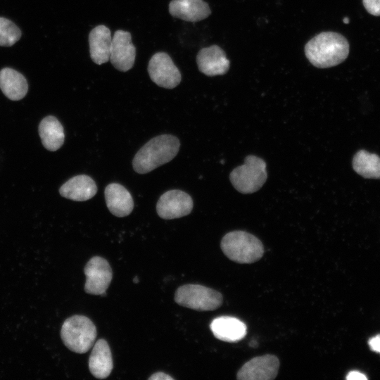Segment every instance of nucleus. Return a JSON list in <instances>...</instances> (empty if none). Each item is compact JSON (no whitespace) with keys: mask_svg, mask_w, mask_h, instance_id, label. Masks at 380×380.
Instances as JSON below:
<instances>
[{"mask_svg":"<svg viewBox=\"0 0 380 380\" xmlns=\"http://www.w3.org/2000/svg\"><path fill=\"white\" fill-rule=\"evenodd\" d=\"M368 344L373 351L380 353V334L371 338Z\"/></svg>","mask_w":380,"mask_h":380,"instance_id":"nucleus-24","label":"nucleus"},{"mask_svg":"<svg viewBox=\"0 0 380 380\" xmlns=\"http://www.w3.org/2000/svg\"><path fill=\"white\" fill-rule=\"evenodd\" d=\"M113 367L111 351L108 343L104 339L96 343L89 358V369L91 374L97 379L107 378Z\"/></svg>","mask_w":380,"mask_h":380,"instance_id":"nucleus-18","label":"nucleus"},{"mask_svg":"<svg viewBox=\"0 0 380 380\" xmlns=\"http://www.w3.org/2000/svg\"><path fill=\"white\" fill-rule=\"evenodd\" d=\"M343 21L344 23L348 24V23H349L350 20H349L348 18H344L343 19Z\"/></svg>","mask_w":380,"mask_h":380,"instance_id":"nucleus-27","label":"nucleus"},{"mask_svg":"<svg viewBox=\"0 0 380 380\" xmlns=\"http://www.w3.org/2000/svg\"><path fill=\"white\" fill-rule=\"evenodd\" d=\"M353 167L365 178L380 179V158L376 154L359 151L353 157Z\"/></svg>","mask_w":380,"mask_h":380,"instance_id":"nucleus-21","label":"nucleus"},{"mask_svg":"<svg viewBox=\"0 0 380 380\" xmlns=\"http://www.w3.org/2000/svg\"><path fill=\"white\" fill-rule=\"evenodd\" d=\"M346 379L348 380H366L367 379V376L362 373L358 371H351L350 372L347 376Z\"/></svg>","mask_w":380,"mask_h":380,"instance_id":"nucleus-25","label":"nucleus"},{"mask_svg":"<svg viewBox=\"0 0 380 380\" xmlns=\"http://www.w3.org/2000/svg\"><path fill=\"white\" fill-rule=\"evenodd\" d=\"M133 281H134V283H138V282H139L138 278H137V277H135V278L134 279Z\"/></svg>","mask_w":380,"mask_h":380,"instance_id":"nucleus-28","label":"nucleus"},{"mask_svg":"<svg viewBox=\"0 0 380 380\" xmlns=\"http://www.w3.org/2000/svg\"><path fill=\"white\" fill-rule=\"evenodd\" d=\"M308 61L315 67L327 68L343 62L349 53L348 40L341 34L323 32L312 38L305 46Z\"/></svg>","mask_w":380,"mask_h":380,"instance_id":"nucleus-1","label":"nucleus"},{"mask_svg":"<svg viewBox=\"0 0 380 380\" xmlns=\"http://www.w3.org/2000/svg\"><path fill=\"white\" fill-rule=\"evenodd\" d=\"M86 276L84 291L92 295H105L113 277L108 262L99 256L91 258L84 269Z\"/></svg>","mask_w":380,"mask_h":380,"instance_id":"nucleus-8","label":"nucleus"},{"mask_svg":"<svg viewBox=\"0 0 380 380\" xmlns=\"http://www.w3.org/2000/svg\"><path fill=\"white\" fill-rule=\"evenodd\" d=\"M193 200L181 190H170L159 198L156 205L157 213L163 219L172 220L189 215L193 208Z\"/></svg>","mask_w":380,"mask_h":380,"instance_id":"nucleus-9","label":"nucleus"},{"mask_svg":"<svg viewBox=\"0 0 380 380\" xmlns=\"http://www.w3.org/2000/svg\"><path fill=\"white\" fill-rule=\"evenodd\" d=\"M220 246L231 260L241 264L253 263L264 253L262 242L254 235L244 231H233L222 239Z\"/></svg>","mask_w":380,"mask_h":380,"instance_id":"nucleus-3","label":"nucleus"},{"mask_svg":"<svg viewBox=\"0 0 380 380\" xmlns=\"http://www.w3.org/2000/svg\"><path fill=\"white\" fill-rule=\"evenodd\" d=\"M267 177L265 162L253 155L246 156L244 163L234 168L229 175L234 187L242 194L257 191L262 186Z\"/></svg>","mask_w":380,"mask_h":380,"instance_id":"nucleus-5","label":"nucleus"},{"mask_svg":"<svg viewBox=\"0 0 380 380\" xmlns=\"http://www.w3.org/2000/svg\"><path fill=\"white\" fill-rule=\"evenodd\" d=\"M196 63L199 70L208 76L224 75L230 66L225 52L217 45L201 49L196 56Z\"/></svg>","mask_w":380,"mask_h":380,"instance_id":"nucleus-12","label":"nucleus"},{"mask_svg":"<svg viewBox=\"0 0 380 380\" xmlns=\"http://www.w3.org/2000/svg\"><path fill=\"white\" fill-rule=\"evenodd\" d=\"M210 328L215 337L227 342L239 341L244 338L247 333V327L243 322L229 316L214 319Z\"/></svg>","mask_w":380,"mask_h":380,"instance_id":"nucleus-17","label":"nucleus"},{"mask_svg":"<svg viewBox=\"0 0 380 380\" xmlns=\"http://www.w3.org/2000/svg\"><path fill=\"white\" fill-rule=\"evenodd\" d=\"M179 146V139L171 134L151 139L134 156L132 161L134 171L146 174L170 162L177 154Z\"/></svg>","mask_w":380,"mask_h":380,"instance_id":"nucleus-2","label":"nucleus"},{"mask_svg":"<svg viewBox=\"0 0 380 380\" xmlns=\"http://www.w3.org/2000/svg\"><path fill=\"white\" fill-rule=\"evenodd\" d=\"M20 28L11 20L0 17V46H11L21 37Z\"/></svg>","mask_w":380,"mask_h":380,"instance_id":"nucleus-22","label":"nucleus"},{"mask_svg":"<svg viewBox=\"0 0 380 380\" xmlns=\"http://www.w3.org/2000/svg\"><path fill=\"white\" fill-rule=\"evenodd\" d=\"M367 11L375 16H380V0H362Z\"/></svg>","mask_w":380,"mask_h":380,"instance_id":"nucleus-23","label":"nucleus"},{"mask_svg":"<svg viewBox=\"0 0 380 380\" xmlns=\"http://www.w3.org/2000/svg\"><path fill=\"white\" fill-rule=\"evenodd\" d=\"M222 296L218 291L199 284H185L175 293V301L183 307L199 311L217 309L222 304Z\"/></svg>","mask_w":380,"mask_h":380,"instance_id":"nucleus-6","label":"nucleus"},{"mask_svg":"<svg viewBox=\"0 0 380 380\" xmlns=\"http://www.w3.org/2000/svg\"><path fill=\"white\" fill-rule=\"evenodd\" d=\"M0 89L10 100L23 99L28 90L26 78L17 70L4 68L0 70Z\"/></svg>","mask_w":380,"mask_h":380,"instance_id":"nucleus-19","label":"nucleus"},{"mask_svg":"<svg viewBox=\"0 0 380 380\" xmlns=\"http://www.w3.org/2000/svg\"><path fill=\"white\" fill-rule=\"evenodd\" d=\"M104 194L106 205L113 215L122 217L132 213L134 208L133 198L122 185L111 183L106 187Z\"/></svg>","mask_w":380,"mask_h":380,"instance_id":"nucleus-14","label":"nucleus"},{"mask_svg":"<svg viewBox=\"0 0 380 380\" xmlns=\"http://www.w3.org/2000/svg\"><path fill=\"white\" fill-rule=\"evenodd\" d=\"M279 360L275 355L258 356L246 362L237 372L239 380H272L277 376Z\"/></svg>","mask_w":380,"mask_h":380,"instance_id":"nucleus-10","label":"nucleus"},{"mask_svg":"<svg viewBox=\"0 0 380 380\" xmlns=\"http://www.w3.org/2000/svg\"><path fill=\"white\" fill-rule=\"evenodd\" d=\"M89 53L91 60L98 65L110 59L112 37L110 30L103 25L92 29L89 34Z\"/></svg>","mask_w":380,"mask_h":380,"instance_id":"nucleus-16","label":"nucleus"},{"mask_svg":"<svg viewBox=\"0 0 380 380\" xmlns=\"http://www.w3.org/2000/svg\"><path fill=\"white\" fill-rule=\"evenodd\" d=\"M39 134L44 147L51 151L59 149L64 143L63 127L52 115L42 119L39 125Z\"/></svg>","mask_w":380,"mask_h":380,"instance_id":"nucleus-20","label":"nucleus"},{"mask_svg":"<svg viewBox=\"0 0 380 380\" xmlns=\"http://www.w3.org/2000/svg\"><path fill=\"white\" fill-rule=\"evenodd\" d=\"M136 48L129 32L118 30L112 38L110 61L117 70L127 72L134 65Z\"/></svg>","mask_w":380,"mask_h":380,"instance_id":"nucleus-11","label":"nucleus"},{"mask_svg":"<svg viewBox=\"0 0 380 380\" xmlns=\"http://www.w3.org/2000/svg\"><path fill=\"white\" fill-rule=\"evenodd\" d=\"M148 379H152V380H173L174 379L170 376V375L164 373V372H156V373H154Z\"/></svg>","mask_w":380,"mask_h":380,"instance_id":"nucleus-26","label":"nucleus"},{"mask_svg":"<svg viewBox=\"0 0 380 380\" xmlns=\"http://www.w3.org/2000/svg\"><path fill=\"white\" fill-rule=\"evenodd\" d=\"M96 328L93 322L84 315H73L63 322L61 337L65 346L76 353H87L94 344Z\"/></svg>","mask_w":380,"mask_h":380,"instance_id":"nucleus-4","label":"nucleus"},{"mask_svg":"<svg viewBox=\"0 0 380 380\" xmlns=\"http://www.w3.org/2000/svg\"><path fill=\"white\" fill-rule=\"evenodd\" d=\"M169 12L174 18L187 22H198L208 18L211 11L203 0H172Z\"/></svg>","mask_w":380,"mask_h":380,"instance_id":"nucleus-13","label":"nucleus"},{"mask_svg":"<svg viewBox=\"0 0 380 380\" xmlns=\"http://www.w3.org/2000/svg\"><path fill=\"white\" fill-rule=\"evenodd\" d=\"M148 72L151 80L159 87L173 89L181 82L182 76L170 56L165 52L156 53L150 59Z\"/></svg>","mask_w":380,"mask_h":380,"instance_id":"nucleus-7","label":"nucleus"},{"mask_svg":"<svg viewBox=\"0 0 380 380\" xmlns=\"http://www.w3.org/2000/svg\"><path fill=\"white\" fill-rule=\"evenodd\" d=\"M97 186L94 179L88 175L75 176L64 183L59 189L60 194L75 201H87L95 196Z\"/></svg>","mask_w":380,"mask_h":380,"instance_id":"nucleus-15","label":"nucleus"}]
</instances>
